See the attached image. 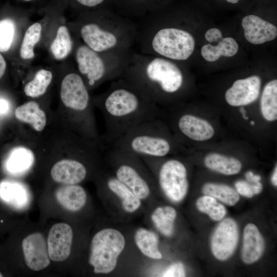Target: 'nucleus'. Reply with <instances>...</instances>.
Returning <instances> with one entry per match:
<instances>
[{
    "label": "nucleus",
    "instance_id": "nucleus-16",
    "mask_svg": "<svg viewBox=\"0 0 277 277\" xmlns=\"http://www.w3.org/2000/svg\"><path fill=\"white\" fill-rule=\"evenodd\" d=\"M103 182L107 189L120 201L124 211L128 213L136 212L141 207V200L137 197L124 184L109 171L104 175Z\"/></svg>",
    "mask_w": 277,
    "mask_h": 277
},
{
    "label": "nucleus",
    "instance_id": "nucleus-9",
    "mask_svg": "<svg viewBox=\"0 0 277 277\" xmlns=\"http://www.w3.org/2000/svg\"><path fill=\"white\" fill-rule=\"evenodd\" d=\"M239 240V229L232 219L226 218L215 229L211 240L213 255L221 261L228 259L234 251Z\"/></svg>",
    "mask_w": 277,
    "mask_h": 277
},
{
    "label": "nucleus",
    "instance_id": "nucleus-27",
    "mask_svg": "<svg viewBox=\"0 0 277 277\" xmlns=\"http://www.w3.org/2000/svg\"><path fill=\"white\" fill-rule=\"evenodd\" d=\"M202 191L205 195L218 199L228 206L234 205L240 200L236 191L225 184L207 183L203 186Z\"/></svg>",
    "mask_w": 277,
    "mask_h": 277
},
{
    "label": "nucleus",
    "instance_id": "nucleus-18",
    "mask_svg": "<svg viewBox=\"0 0 277 277\" xmlns=\"http://www.w3.org/2000/svg\"><path fill=\"white\" fill-rule=\"evenodd\" d=\"M55 197L65 209L72 212L80 210L85 205L87 194L85 189L77 184L67 185L58 188Z\"/></svg>",
    "mask_w": 277,
    "mask_h": 277
},
{
    "label": "nucleus",
    "instance_id": "nucleus-39",
    "mask_svg": "<svg viewBox=\"0 0 277 277\" xmlns=\"http://www.w3.org/2000/svg\"><path fill=\"white\" fill-rule=\"evenodd\" d=\"M7 67L5 59L0 52V79L4 75Z\"/></svg>",
    "mask_w": 277,
    "mask_h": 277
},
{
    "label": "nucleus",
    "instance_id": "nucleus-35",
    "mask_svg": "<svg viewBox=\"0 0 277 277\" xmlns=\"http://www.w3.org/2000/svg\"><path fill=\"white\" fill-rule=\"evenodd\" d=\"M205 37L209 43L219 42L223 38L221 31L217 28H211L207 31Z\"/></svg>",
    "mask_w": 277,
    "mask_h": 277
},
{
    "label": "nucleus",
    "instance_id": "nucleus-43",
    "mask_svg": "<svg viewBox=\"0 0 277 277\" xmlns=\"http://www.w3.org/2000/svg\"><path fill=\"white\" fill-rule=\"evenodd\" d=\"M228 2L232 3V4H236L237 3L239 0H226Z\"/></svg>",
    "mask_w": 277,
    "mask_h": 277
},
{
    "label": "nucleus",
    "instance_id": "nucleus-30",
    "mask_svg": "<svg viewBox=\"0 0 277 277\" xmlns=\"http://www.w3.org/2000/svg\"><path fill=\"white\" fill-rule=\"evenodd\" d=\"M42 26L38 23H35L26 30L20 48L21 57L29 60L34 56V48L39 42L41 35Z\"/></svg>",
    "mask_w": 277,
    "mask_h": 277
},
{
    "label": "nucleus",
    "instance_id": "nucleus-24",
    "mask_svg": "<svg viewBox=\"0 0 277 277\" xmlns=\"http://www.w3.org/2000/svg\"><path fill=\"white\" fill-rule=\"evenodd\" d=\"M239 46L235 40L232 37L222 38L216 45L206 44L201 50V55L208 62L217 61L220 56L231 57L238 51Z\"/></svg>",
    "mask_w": 277,
    "mask_h": 277
},
{
    "label": "nucleus",
    "instance_id": "nucleus-20",
    "mask_svg": "<svg viewBox=\"0 0 277 277\" xmlns=\"http://www.w3.org/2000/svg\"><path fill=\"white\" fill-rule=\"evenodd\" d=\"M35 161L33 152L25 147L14 148L6 161V168L10 173L23 174L31 169Z\"/></svg>",
    "mask_w": 277,
    "mask_h": 277
},
{
    "label": "nucleus",
    "instance_id": "nucleus-29",
    "mask_svg": "<svg viewBox=\"0 0 277 277\" xmlns=\"http://www.w3.org/2000/svg\"><path fill=\"white\" fill-rule=\"evenodd\" d=\"M52 79V72L48 70L41 69L35 74L33 79L25 86V94L29 97H37L43 95Z\"/></svg>",
    "mask_w": 277,
    "mask_h": 277
},
{
    "label": "nucleus",
    "instance_id": "nucleus-14",
    "mask_svg": "<svg viewBox=\"0 0 277 277\" xmlns=\"http://www.w3.org/2000/svg\"><path fill=\"white\" fill-rule=\"evenodd\" d=\"M176 126L183 135L196 141L208 140L214 133L208 121L189 113L181 114L176 121Z\"/></svg>",
    "mask_w": 277,
    "mask_h": 277
},
{
    "label": "nucleus",
    "instance_id": "nucleus-42",
    "mask_svg": "<svg viewBox=\"0 0 277 277\" xmlns=\"http://www.w3.org/2000/svg\"><path fill=\"white\" fill-rule=\"evenodd\" d=\"M240 112L242 115L243 117L245 120H248V117L246 116V111L243 108L241 107L240 109Z\"/></svg>",
    "mask_w": 277,
    "mask_h": 277
},
{
    "label": "nucleus",
    "instance_id": "nucleus-23",
    "mask_svg": "<svg viewBox=\"0 0 277 277\" xmlns=\"http://www.w3.org/2000/svg\"><path fill=\"white\" fill-rule=\"evenodd\" d=\"M134 240L137 247L144 255L152 259H162V254L159 248V237L155 232L139 228L135 231Z\"/></svg>",
    "mask_w": 277,
    "mask_h": 277
},
{
    "label": "nucleus",
    "instance_id": "nucleus-25",
    "mask_svg": "<svg viewBox=\"0 0 277 277\" xmlns=\"http://www.w3.org/2000/svg\"><path fill=\"white\" fill-rule=\"evenodd\" d=\"M176 217L175 209L170 206H159L151 214V220L156 229L162 234L170 236L174 231Z\"/></svg>",
    "mask_w": 277,
    "mask_h": 277
},
{
    "label": "nucleus",
    "instance_id": "nucleus-34",
    "mask_svg": "<svg viewBox=\"0 0 277 277\" xmlns=\"http://www.w3.org/2000/svg\"><path fill=\"white\" fill-rule=\"evenodd\" d=\"M184 266L181 262L174 263L169 266L162 273L164 277H183L185 276Z\"/></svg>",
    "mask_w": 277,
    "mask_h": 277
},
{
    "label": "nucleus",
    "instance_id": "nucleus-17",
    "mask_svg": "<svg viewBox=\"0 0 277 277\" xmlns=\"http://www.w3.org/2000/svg\"><path fill=\"white\" fill-rule=\"evenodd\" d=\"M264 247V239L256 225L252 223L246 225L243 232V261L248 264L256 262L262 255Z\"/></svg>",
    "mask_w": 277,
    "mask_h": 277
},
{
    "label": "nucleus",
    "instance_id": "nucleus-38",
    "mask_svg": "<svg viewBox=\"0 0 277 277\" xmlns=\"http://www.w3.org/2000/svg\"><path fill=\"white\" fill-rule=\"evenodd\" d=\"M137 2H136L137 3V5L135 7V9H134V10L133 12V14H132V18L131 19H133V15H134V12L135 11V9L138 4V3H141L142 5L140 7V10H139V13H138V16L137 18L140 17H141L143 15V9H144V4H145V13H147V11H148V9H147V4H148V0H136ZM144 14V15H145Z\"/></svg>",
    "mask_w": 277,
    "mask_h": 277
},
{
    "label": "nucleus",
    "instance_id": "nucleus-41",
    "mask_svg": "<svg viewBox=\"0 0 277 277\" xmlns=\"http://www.w3.org/2000/svg\"><path fill=\"white\" fill-rule=\"evenodd\" d=\"M271 181L272 184L276 186H277V167L275 166L273 174L271 176Z\"/></svg>",
    "mask_w": 277,
    "mask_h": 277
},
{
    "label": "nucleus",
    "instance_id": "nucleus-31",
    "mask_svg": "<svg viewBox=\"0 0 277 277\" xmlns=\"http://www.w3.org/2000/svg\"><path fill=\"white\" fill-rule=\"evenodd\" d=\"M198 210L207 214L213 220L219 221L226 214V209L214 197L205 195L199 197L196 202Z\"/></svg>",
    "mask_w": 277,
    "mask_h": 277
},
{
    "label": "nucleus",
    "instance_id": "nucleus-44",
    "mask_svg": "<svg viewBox=\"0 0 277 277\" xmlns=\"http://www.w3.org/2000/svg\"><path fill=\"white\" fill-rule=\"evenodd\" d=\"M250 124L251 125H254L255 124V123L253 121H251L250 122Z\"/></svg>",
    "mask_w": 277,
    "mask_h": 277
},
{
    "label": "nucleus",
    "instance_id": "nucleus-21",
    "mask_svg": "<svg viewBox=\"0 0 277 277\" xmlns=\"http://www.w3.org/2000/svg\"><path fill=\"white\" fill-rule=\"evenodd\" d=\"M16 119L29 124L37 131L45 128L47 118L45 112L35 102L30 101L17 107L14 111Z\"/></svg>",
    "mask_w": 277,
    "mask_h": 277
},
{
    "label": "nucleus",
    "instance_id": "nucleus-1",
    "mask_svg": "<svg viewBox=\"0 0 277 277\" xmlns=\"http://www.w3.org/2000/svg\"><path fill=\"white\" fill-rule=\"evenodd\" d=\"M95 102L104 116L103 141L106 148L135 126L160 116L158 106L122 78L112 81Z\"/></svg>",
    "mask_w": 277,
    "mask_h": 277
},
{
    "label": "nucleus",
    "instance_id": "nucleus-11",
    "mask_svg": "<svg viewBox=\"0 0 277 277\" xmlns=\"http://www.w3.org/2000/svg\"><path fill=\"white\" fill-rule=\"evenodd\" d=\"M73 231L68 224L58 223L50 228L47 238V246L50 260L62 262L70 254Z\"/></svg>",
    "mask_w": 277,
    "mask_h": 277
},
{
    "label": "nucleus",
    "instance_id": "nucleus-37",
    "mask_svg": "<svg viewBox=\"0 0 277 277\" xmlns=\"http://www.w3.org/2000/svg\"><path fill=\"white\" fill-rule=\"evenodd\" d=\"M245 177L249 182L252 183L260 182L261 179V177L260 175L254 174L251 171H249L246 173Z\"/></svg>",
    "mask_w": 277,
    "mask_h": 277
},
{
    "label": "nucleus",
    "instance_id": "nucleus-19",
    "mask_svg": "<svg viewBox=\"0 0 277 277\" xmlns=\"http://www.w3.org/2000/svg\"><path fill=\"white\" fill-rule=\"evenodd\" d=\"M0 197L12 206L19 209L26 207L30 201L29 193L24 185L8 181L0 183Z\"/></svg>",
    "mask_w": 277,
    "mask_h": 277
},
{
    "label": "nucleus",
    "instance_id": "nucleus-5",
    "mask_svg": "<svg viewBox=\"0 0 277 277\" xmlns=\"http://www.w3.org/2000/svg\"><path fill=\"white\" fill-rule=\"evenodd\" d=\"M107 148H114L140 157H164L173 150L160 118L133 127Z\"/></svg>",
    "mask_w": 277,
    "mask_h": 277
},
{
    "label": "nucleus",
    "instance_id": "nucleus-6",
    "mask_svg": "<svg viewBox=\"0 0 277 277\" xmlns=\"http://www.w3.org/2000/svg\"><path fill=\"white\" fill-rule=\"evenodd\" d=\"M126 240L123 234L113 228L98 231L92 239L89 263L96 274H108L116 267L124 250Z\"/></svg>",
    "mask_w": 277,
    "mask_h": 277
},
{
    "label": "nucleus",
    "instance_id": "nucleus-2",
    "mask_svg": "<svg viewBox=\"0 0 277 277\" xmlns=\"http://www.w3.org/2000/svg\"><path fill=\"white\" fill-rule=\"evenodd\" d=\"M119 78L158 107L166 97L180 91L185 81L181 67L174 61L135 50Z\"/></svg>",
    "mask_w": 277,
    "mask_h": 277
},
{
    "label": "nucleus",
    "instance_id": "nucleus-26",
    "mask_svg": "<svg viewBox=\"0 0 277 277\" xmlns=\"http://www.w3.org/2000/svg\"><path fill=\"white\" fill-rule=\"evenodd\" d=\"M261 111L269 122L277 120V80L269 81L265 86L261 98Z\"/></svg>",
    "mask_w": 277,
    "mask_h": 277
},
{
    "label": "nucleus",
    "instance_id": "nucleus-40",
    "mask_svg": "<svg viewBox=\"0 0 277 277\" xmlns=\"http://www.w3.org/2000/svg\"><path fill=\"white\" fill-rule=\"evenodd\" d=\"M7 102L3 99H0V113H6L8 110Z\"/></svg>",
    "mask_w": 277,
    "mask_h": 277
},
{
    "label": "nucleus",
    "instance_id": "nucleus-12",
    "mask_svg": "<svg viewBox=\"0 0 277 277\" xmlns=\"http://www.w3.org/2000/svg\"><path fill=\"white\" fill-rule=\"evenodd\" d=\"M261 86L259 76L252 75L235 81L225 93V100L231 106L249 105L258 98Z\"/></svg>",
    "mask_w": 277,
    "mask_h": 277
},
{
    "label": "nucleus",
    "instance_id": "nucleus-13",
    "mask_svg": "<svg viewBox=\"0 0 277 277\" xmlns=\"http://www.w3.org/2000/svg\"><path fill=\"white\" fill-rule=\"evenodd\" d=\"M242 26L245 38L253 44H262L272 41L277 36V28L274 25L255 15L245 16L242 19Z\"/></svg>",
    "mask_w": 277,
    "mask_h": 277
},
{
    "label": "nucleus",
    "instance_id": "nucleus-7",
    "mask_svg": "<svg viewBox=\"0 0 277 277\" xmlns=\"http://www.w3.org/2000/svg\"><path fill=\"white\" fill-rule=\"evenodd\" d=\"M141 157L151 171H155L158 184L167 198L174 203L182 201L189 188L184 164L176 159L161 162L160 157Z\"/></svg>",
    "mask_w": 277,
    "mask_h": 277
},
{
    "label": "nucleus",
    "instance_id": "nucleus-33",
    "mask_svg": "<svg viewBox=\"0 0 277 277\" xmlns=\"http://www.w3.org/2000/svg\"><path fill=\"white\" fill-rule=\"evenodd\" d=\"M234 185L238 194L248 197H251L253 195L260 193L263 189L260 182L250 184L245 181L240 180L236 182Z\"/></svg>",
    "mask_w": 277,
    "mask_h": 277
},
{
    "label": "nucleus",
    "instance_id": "nucleus-10",
    "mask_svg": "<svg viewBox=\"0 0 277 277\" xmlns=\"http://www.w3.org/2000/svg\"><path fill=\"white\" fill-rule=\"evenodd\" d=\"M25 262L33 271H40L49 266L50 259L46 240L40 232H35L25 238L22 243Z\"/></svg>",
    "mask_w": 277,
    "mask_h": 277
},
{
    "label": "nucleus",
    "instance_id": "nucleus-46",
    "mask_svg": "<svg viewBox=\"0 0 277 277\" xmlns=\"http://www.w3.org/2000/svg\"><path fill=\"white\" fill-rule=\"evenodd\" d=\"M24 1H31V0H24Z\"/></svg>",
    "mask_w": 277,
    "mask_h": 277
},
{
    "label": "nucleus",
    "instance_id": "nucleus-3",
    "mask_svg": "<svg viewBox=\"0 0 277 277\" xmlns=\"http://www.w3.org/2000/svg\"><path fill=\"white\" fill-rule=\"evenodd\" d=\"M95 14L78 22V34L83 44L96 52L134 48L136 25L133 19L109 10Z\"/></svg>",
    "mask_w": 277,
    "mask_h": 277
},
{
    "label": "nucleus",
    "instance_id": "nucleus-28",
    "mask_svg": "<svg viewBox=\"0 0 277 277\" xmlns=\"http://www.w3.org/2000/svg\"><path fill=\"white\" fill-rule=\"evenodd\" d=\"M72 48L73 42L69 29L65 25L60 26L50 46L53 57L57 60H63L70 54Z\"/></svg>",
    "mask_w": 277,
    "mask_h": 277
},
{
    "label": "nucleus",
    "instance_id": "nucleus-45",
    "mask_svg": "<svg viewBox=\"0 0 277 277\" xmlns=\"http://www.w3.org/2000/svg\"><path fill=\"white\" fill-rule=\"evenodd\" d=\"M3 276V274H2L1 273V272H0V277H2V276Z\"/></svg>",
    "mask_w": 277,
    "mask_h": 277
},
{
    "label": "nucleus",
    "instance_id": "nucleus-22",
    "mask_svg": "<svg viewBox=\"0 0 277 277\" xmlns=\"http://www.w3.org/2000/svg\"><path fill=\"white\" fill-rule=\"evenodd\" d=\"M204 163L208 168L228 175L238 174L242 167L238 159L216 152L207 154Z\"/></svg>",
    "mask_w": 277,
    "mask_h": 277
},
{
    "label": "nucleus",
    "instance_id": "nucleus-36",
    "mask_svg": "<svg viewBox=\"0 0 277 277\" xmlns=\"http://www.w3.org/2000/svg\"><path fill=\"white\" fill-rule=\"evenodd\" d=\"M82 6L92 8L100 6L106 0H76Z\"/></svg>",
    "mask_w": 277,
    "mask_h": 277
},
{
    "label": "nucleus",
    "instance_id": "nucleus-15",
    "mask_svg": "<svg viewBox=\"0 0 277 277\" xmlns=\"http://www.w3.org/2000/svg\"><path fill=\"white\" fill-rule=\"evenodd\" d=\"M50 174L52 179L57 183L74 185L85 179L87 170L80 161L66 159L56 163L52 167Z\"/></svg>",
    "mask_w": 277,
    "mask_h": 277
},
{
    "label": "nucleus",
    "instance_id": "nucleus-32",
    "mask_svg": "<svg viewBox=\"0 0 277 277\" xmlns=\"http://www.w3.org/2000/svg\"><path fill=\"white\" fill-rule=\"evenodd\" d=\"M15 34V25L10 19L0 21V52L8 51L14 41Z\"/></svg>",
    "mask_w": 277,
    "mask_h": 277
},
{
    "label": "nucleus",
    "instance_id": "nucleus-8",
    "mask_svg": "<svg viewBox=\"0 0 277 277\" xmlns=\"http://www.w3.org/2000/svg\"><path fill=\"white\" fill-rule=\"evenodd\" d=\"M88 89L79 73H69L65 76L61 83V100L66 107L85 113L90 107Z\"/></svg>",
    "mask_w": 277,
    "mask_h": 277
},
{
    "label": "nucleus",
    "instance_id": "nucleus-4",
    "mask_svg": "<svg viewBox=\"0 0 277 277\" xmlns=\"http://www.w3.org/2000/svg\"><path fill=\"white\" fill-rule=\"evenodd\" d=\"M134 49L127 51L96 52L83 43L75 51L78 72L88 88L120 77L128 65Z\"/></svg>",
    "mask_w": 277,
    "mask_h": 277
}]
</instances>
